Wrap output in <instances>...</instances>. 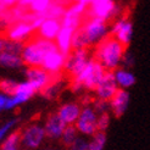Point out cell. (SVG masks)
I'll list each match as a JSON object with an SVG mask.
<instances>
[{
  "mask_svg": "<svg viewBox=\"0 0 150 150\" xmlns=\"http://www.w3.org/2000/svg\"><path fill=\"white\" fill-rule=\"evenodd\" d=\"M126 47H123L114 37H106L94 49V60H96L108 72H114L120 69L126 55Z\"/></svg>",
  "mask_w": 150,
  "mask_h": 150,
  "instance_id": "obj_1",
  "label": "cell"
},
{
  "mask_svg": "<svg viewBox=\"0 0 150 150\" xmlns=\"http://www.w3.org/2000/svg\"><path fill=\"white\" fill-rule=\"evenodd\" d=\"M54 42L42 39L34 35L32 39L23 44V49L21 52V57L23 65L28 67H42V64L49 52L56 50Z\"/></svg>",
  "mask_w": 150,
  "mask_h": 150,
  "instance_id": "obj_2",
  "label": "cell"
},
{
  "mask_svg": "<svg viewBox=\"0 0 150 150\" xmlns=\"http://www.w3.org/2000/svg\"><path fill=\"white\" fill-rule=\"evenodd\" d=\"M105 73H106V70L96 60H94V57H92L78 76L71 78V89L74 93L82 89L94 92L105 76Z\"/></svg>",
  "mask_w": 150,
  "mask_h": 150,
  "instance_id": "obj_3",
  "label": "cell"
},
{
  "mask_svg": "<svg viewBox=\"0 0 150 150\" xmlns=\"http://www.w3.org/2000/svg\"><path fill=\"white\" fill-rule=\"evenodd\" d=\"M81 31L87 38L89 47L98 45L100 42L110 35V27L106 21L89 16L86 17L83 25L81 26Z\"/></svg>",
  "mask_w": 150,
  "mask_h": 150,
  "instance_id": "obj_4",
  "label": "cell"
},
{
  "mask_svg": "<svg viewBox=\"0 0 150 150\" xmlns=\"http://www.w3.org/2000/svg\"><path fill=\"white\" fill-rule=\"evenodd\" d=\"M98 118L99 115L95 112L92 105H86L82 108L79 118L74 126L81 136L93 137L98 133Z\"/></svg>",
  "mask_w": 150,
  "mask_h": 150,
  "instance_id": "obj_5",
  "label": "cell"
},
{
  "mask_svg": "<svg viewBox=\"0 0 150 150\" xmlns=\"http://www.w3.org/2000/svg\"><path fill=\"white\" fill-rule=\"evenodd\" d=\"M120 6L112 0H93L89 3L88 15L89 17L100 18L103 21H109L117 17L120 15Z\"/></svg>",
  "mask_w": 150,
  "mask_h": 150,
  "instance_id": "obj_6",
  "label": "cell"
},
{
  "mask_svg": "<svg viewBox=\"0 0 150 150\" xmlns=\"http://www.w3.org/2000/svg\"><path fill=\"white\" fill-rule=\"evenodd\" d=\"M110 35L118 40L123 47H128L133 38V23L127 17L122 16L116 18V21L110 27Z\"/></svg>",
  "mask_w": 150,
  "mask_h": 150,
  "instance_id": "obj_7",
  "label": "cell"
},
{
  "mask_svg": "<svg viewBox=\"0 0 150 150\" xmlns=\"http://www.w3.org/2000/svg\"><path fill=\"white\" fill-rule=\"evenodd\" d=\"M45 138H47V134H45V129H44V126L37 125V123L27 126L21 132V144L28 150L38 149L43 144Z\"/></svg>",
  "mask_w": 150,
  "mask_h": 150,
  "instance_id": "obj_8",
  "label": "cell"
},
{
  "mask_svg": "<svg viewBox=\"0 0 150 150\" xmlns=\"http://www.w3.org/2000/svg\"><path fill=\"white\" fill-rule=\"evenodd\" d=\"M93 56L89 55L88 49L83 50H72L71 54L67 55L66 65H65V72L69 74L71 78H74L81 73V71L87 66Z\"/></svg>",
  "mask_w": 150,
  "mask_h": 150,
  "instance_id": "obj_9",
  "label": "cell"
},
{
  "mask_svg": "<svg viewBox=\"0 0 150 150\" xmlns=\"http://www.w3.org/2000/svg\"><path fill=\"white\" fill-rule=\"evenodd\" d=\"M34 32H35V29L32 27V25L29 23V22L20 21V22H16V23L11 25L7 28L4 37L10 42L25 44L35 35Z\"/></svg>",
  "mask_w": 150,
  "mask_h": 150,
  "instance_id": "obj_10",
  "label": "cell"
},
{
  "mask_svg": "<svg viewBox=\"0 0 150 150\" xmlns=\"http://www.w3.org/2000/svg\"><path fill=\"white\" fill-rule=\"evenodd\" d=\"M35 93H37V91L28 81L17 82V86H16V88H15L13 94L11 96H9V101H7V105H6V110L15 109V108L20 106V105L25 104L26 101H28L29 99H31Z\"/></svg>",
  "mask_w": 150,
  "mask_h": 150,
  "instance_id": "obj_11",
  "label": "cell"
},
{
  "mask_svg": "<svg viewBox=\"0 0 150 150\" xmlns=\"http://www.w3.org/2000/svg\"><path fill=\"white\" fill-rule=\"evenodd\" d=\"M57 78L60 77H52L42 67H28L26 70V81L34 87L37 92H43Z\"/></svg>",
  "mask_w": 150,
  "mask_h": 150,
  "instance_id": "obj_12",
  "label": "cell"
},
{
  "mask_svg": "<svg viewBox=\"0 0 150 150\" xmlns=\"http://www.w3.org/2000/svg\"><path fill=\"white\" fill-rule=\"evenodd\" d=\"M66 59L67 55L60 50H54L49 52V54L44 57V61L42 64V69L47 71L52 77H60L62 71H65V65H66Z\"/></svg>",
  "mask_w": 150,
  "mask_h": 150,
  "instance_id": "obj_13",
  "label": "cell"
},
{
  "mask_svg": "<svg viewBox=\"0 0 150 150\" xmlns=\"http://www.w3.org/2000/svg\"><path fill=\"white\" fill-rule=\"evenodd\" d=\"M118 86L115 81V76L114 72H108L105 73V76L103 77V79L100 81V83L98 84L96 89L94 91L96 99L99 100H104V101H110L114 95L117 93L118 91Z\"/></svg>",
  "mask_w": 150,
  "mask_h": 150,
  "instance_id": "obj_14",
  "label": "cell"
},
{
  "mask_svg": "<svg viewBox=\"0 0 150 150\" xmlns=\"http://www.w3.org/2000/svg\"><path fill=\"white\" fill-rule=\"evenodd\" d=\"M82 111V106L77 103H66L62 104L56 111L59 117L66 126H74L78 121Z\"/></svg>",
  "mask_w": 150,
  "mask_h": 150,
  "instance_id": "obj_15",
  "label": "cell"
},
{
  "mask_svg": "<svg viewBox=\"0 0 150 150\" xmlns=\"http://www.w3.org/2000/svg\"><path fill=\"white\" fill-rule=\"evenodd\" d=\"M66 127L67 126L61 121V118L59 117L56 112L49 115L45 120V123H44V129H45L47 138L55 139V140L61 139Z\"/></svg>",
  "mask_w": 150,
  "mask_h": 150,
  "instance_id": "obj_16",
  "label": "cell"
},
{
  "mask_svg": "<svg viewBox=\"0 0 150 150\" xmlns=\"http://www.w3.org/2000/svg\"><path fill=\"white\" fill-rule=\"evenodd\" d=\"M61 27H62V25H61V21H60V20L45 18L43 21L42 26L38 28V31H37L35 35L39 37V38H42V39L55 42L59 32L61 31Z\"/></svg>",
  "mask_w": 150,
  "mask_h": 150,
  "instance_id": "obj_17",
  "label": "cell"
},
{
  "mask_svg": "<svg viewBox=\"0 0 150 150\" xmlns=\"http://www.w3.org/2000/svg\"><path fill=\"white\" fill-rule=\"evenodd\" d=\"M110 111L115 117H121L129 104V93L125 89H118L110 101Z\"/></svg>",
  "mask_w": 150,
  "mask_h": 150,
  "instance_id": "obj_18",
  "label": "cell"
},
{
  "mask_svg": "<svg viewBox=\"0 0 150 150\" xmlns=\"http://www.w3.org/2000/svg\"><path fill=\"white\" fill-rule=\"evenodd\" d=\"M76 31H73L71 28L67 27H61V31L59 32L56 39H55V45L57 50L64 52L65 55H69L72 52V40H73V34Z\"/></svg>",
  "mask_w": 150,
  "mask_h": 150,
  "instance_id": "obj_19",
  "label": "cell"
},
{
  "mask_svg": "<svg viewBox=\"0 0 150 150\" xmlns=\"http://www.w3.org/2000/svg\"><path fill=\"white\" fill-rule=\"evenodd\" d=\"M114 76H115V81H116L118 88L125 89V91L133 87L137 82L136 76H134L129 70L122 69V67H120V69H117L116 71H114Z\"/></svg>",
  "mask_w": 150,
  "mask_h": 150,
  "instance_id": "obj_20",
  "label": "cell"
},
{
  "mask_svg": "<svg viewBox=\"0 0 150 150\" xmlns=\"http://www.w3.org/2000/svg\"><path fill=\"white\" fill-rule=\"evenodd\" d=\"M0 65L4 67H9V69H18L23 65V61H22L20 54L4 51L3 54H0Z\"/></svg>",
  "mask_w": 150,
  "mask_h": 150,
  "instance_id": "obj_21",
  "label": "cell"
},
{
  "mask_svg": "<svg viewBox=\"0 0 150 150\" xmlns=\"http://www.w3.org/2000/svg\"><path fill=\"white\" fill-rule=\"evenodd\" d=\"M50 4H51V1H49V0H29L28 11L35 15V16L45 17V15L50 7Z\"/></svg>",
  "mask_w": 150,
  "mask_h": 150,
  "instance_id": "obj_22",
  "label": "cell"
},
{
  "mask_svg": "<svg viewBox=\"0 0 150 150\" xmlns=\"http://www.w3.org/2000/svg\"><path fill=\"white\" fill-rule=\"evenodd\" d=\"M78 138H79V133L76 128V126H67L61 137V143L70 149Z\"/></svg>",
  "mask_w": 150,
  "mask_h": 150,
  "instance_id": "obj_23",
  "label": "cell"
},
{
  "mask_svg": "<svg viewBox=\"0 0 150 150\" xmlns=\"http://www.w3.org/2000/svg\"><path fill=\"white\" fill-rule=\"evenodd\" d=\"M67 6L64 5L62 3H51L50 7L45 15V18H55V20H60L64 17V15L66 12Z\"/></svg>",
  "mask_w": 150,
  "mask_h": 150,
  "instance_id": "obj_24",
  "label": "cell"
},
{
  "mask_svg": "<svg viewBox=\"0 0 150 150\" xmlns=\"http://www.w3.org/2000/svg\"><path fill=\"white\" fill-rule=\"evenodd\" d=\"M106 144V136L103 132H98L95 136L92 137L89 140V149L88 150H104V146Z\"/></svg>",
  "mask_w": 150,
  "mask_h": 150,
  "instance_id": "obj_25",
  "label": "cell"
},
{
  "mask_svg": "<svg viewBox=\"0 0 150 150\" xmlns=\"http://www.w3.org/2000/svg\"><path fill=\"white\" fill-rule=\"evenodd\" d=\"M21 144V132H11L1 143L3 148H18Z\"/></svg>",
  "mask_w": 150,
  "mask_h": 150,
  "instance_id": "obj_26",
  "label": "cell"
},
{
  "mask_svg": "<svg viewBox=\"0 0 150 150\" xmlns=\"http://www.w3.org/2000/svg\"><path fill=\"white\" fill-rule=\"evenodd\" d=\"M17 86V82L11 81V79H0V92H3V94L11 96L13 94L15 88Z\"/></svg>",
  "mask_w": 150,
  "mask_h": 150,
  "instance_id": "obj_27",
  "label": "cell"
},
{
  "mask_svg": "<svg viewBox=\"0 0 150 150\" xmlns=\"http://www.w3.org/2000/svg\"><path fill=\"white\" fill-rule=\"evenodd\" d=\"M92 106H93V109L95 110V112L98 115L109 114V111H110V104H109V101H104V100L95 99L92 103Z\"/></svg>",
  "mask_w": 150,
  "mask_h": 150,
  "instance_id": "obj_28",
  "label": "cell"
},
{
  "mask_svg": "<svg viewBox=\"0 0 150 150\" xmlns=\"http://www.w3.org/2000/svg\"><path fill=\"white\" fill-rule=\"evenodd\" d=\"M16 123H17V120H10V121H7L3 126H0V142H1V143L5 140V138L9 136V132L13 128Z\"/></svg>",
  "mask_w": 150,
  "mask_h": 150,
  "instance_id": "obj_29",
  "label": "cell"
},
{
  "mask_svg": "<svg viewBox=\"0 0 150 150\" xmlns=\"http://www.w3.org/2000/svg\"><path fill=\"white\" fill-rule=\"evenodd\" d=\"M110 126V114H103L99 115L98 118V132H103L105 133Z\"/></svg>",
  "mask_w": 150,
  "mask_h": 150,
  "instance_id": "obj_30",
  "label": "cell"
},
{
  "mask_svg": "<svg viewBox=\"0 0 150 150\" xmlns=\"http://www.w3.org/2000/svg\"><path fill=\"white\" fill-rule=\"evenodd\" d=\"M88 149H89V140L84 137H79L70 148V150H88Z\"/></svg>",
  "mask_w": 150,
  "mask_h": 150,
  "instance_id": "obj_31",
  "label": "cell"
},
{
  "mask_svg": "<svg viewBox=\"0 0 150 150\" xmlns=\"http://www.w3.org/2000/svg\"><path fill=\"white\" fill-rule=\"evenodd\" d=\"M7 101H9V96L0 93V112L3 110H6V105H7Z\"/></svg>",
  "mask_w": 150,
  "mask_h": 150,
  "instance_id": "obj_32",
  "label": "cell"
},
{
  "mask_svg": "<svg viewBox=\"0 0 150 150\" xmlns=\"http://www.w3.org/2000/svg\"><path fill=\"white\" fill-rule=\"evenodd\" d=\"M6 44H7V39L5 37L0 35V54H3V52L6 50Z\"/></svg>",
  "mask_w": 150,
  "mask_h": 150,
  "instance_id": "obj_33",
  "label": "cell"
},
{
  "mask_svg": "<svg viewBox=\"0 0 150 150\" xmlns=\"http://www.w3.org/2000/svg\"><path fill=\"white\" fill-rule=\"evenodd\" d=\"M0 150H18V148H3V146H0Z\"/></svg>",
  "mask_w": 150,
  "mask_h": 150,
  "instance_id": "obj_34",
  "label": "cell"
},
{
  "mask_svg": "<svg viewBox=\"0 0 150 150\" xmlns=\"http://www.w3.org/2000/svg\"><path fill=\"white\" fill-rule=\"evenodd\" d=\"M44 150H56V149H44Z\"/></svg>",
  "mask_w": 150,
  "mask_h": 150,
  "instance_id": "obj_35",
  "label": "cell"
}]
</instances>
